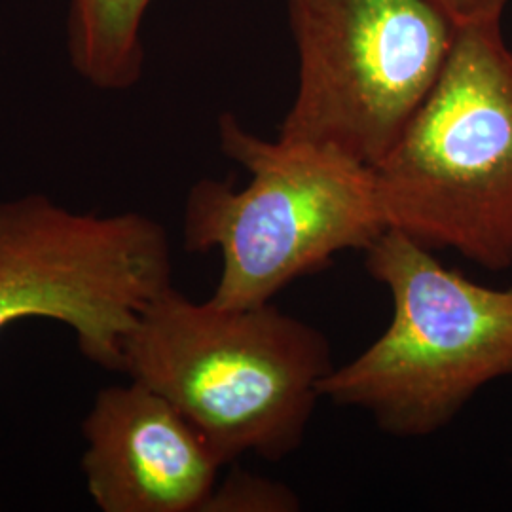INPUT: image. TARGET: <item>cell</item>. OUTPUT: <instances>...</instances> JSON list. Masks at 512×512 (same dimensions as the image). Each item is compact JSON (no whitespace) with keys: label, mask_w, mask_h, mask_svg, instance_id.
Listing matches in <instances>:
<instances>
[{"label":"cell","mask_w":512,"mask_h":512,"mask_svg":"<svg viewBox=\"0 0 512 512\" xmlns=\"http://www.w3.org/2000/svg\"><path fill=\"white\" fill-rule=\"evenodd\" d=\"M124 372L192 421L220 463L283 461L306 439L332 372L327 336L274 304H196L173 285L126 340Z\"/></svg>","instance_id":"6da1fadb"},{"label":"cell","mask_w":512,"mask_h":512,"mask_svg":"<svg viewBox=\"0 0 512 512\" xmlns=\"http://www.w3.org/2000/svg\"><path fill=\"white\" fill-rule=\"evenodd\" d=\"M219 143L251 181L238 190L202 179L186 196V251L222 256L211 304H270L296 279L344 251H366L387 230L372 167L325 148L262 139L232 112L220 114Z\"/></svg>","instance_id":"7a4b0ae2"},{"label":"cell","mask_w":512,"mask_h":512,"mask_svg":"<svg viewBox=\"0 0 512 512\" xmlns=\"http://www.w3.org/2000/svg\"><path fill=\"white\" fill-rule=\"evenodd\" d=\"M374 177L387 228L484 270H512V48L501 21L459 29Z\"/></svg>","instance_id":"3957f363"},{"label":"cell","mask_w":512,"mask_h":512,"mask_svg":"<svg viewBox=\"0 0 512 512\" xmlns=\"http://www.w3.org/2000/svg\"><path fill=\"white\" fill-rule=\"evenodd\" d=\"M365 268L389 291L393 315L376 342L332 368L323 399L366 410L393 437L418 439L511 376L512 283L478 285L391 228L366 249Z\"/></svg>","instance_id":"277c9868"},{"label":"cell","mask_w":512,"mask_h":512,"mask_svg":"<svg viewBox=\"0 0 512 512\" xmlns=\"http://www.w3.org/2000/svg\"><path fill=\"white\" fill-rule=\"evenodd\" d=\"M298 86L277 139L376 167L435 88L459 23L439 0H287Z\"/></svg>","instance_id":"5b68a950"},{"label":"cell","mask_w":512,"mask_h":512,"mask_svg":"<svg viewBox=\"0 0 512 512\" xmlns=\"http://www.w3.org/2000/svg\"><path fill=\"white\" fill-rule=\"evenodd\" d=\"M171 275V241L148 215L74 213L44 194L0 202V330L52 319L84 357L124 372L126 340Z\"/></svg>","instance_id":"8992f818"},{"label":"cell","mask_w":512,"mask_h":512,"mask_svg":"<svg viewBox=\"0 0 512 512\" xmlns=\"http://www.w3.org/2000/svg\"><path fill=\"white\" fill-rule=\"evenodd\" d=\"M82 433L88 492L103 512H202L224 467L200 429L137 380L99 391Z\"/></svg>","instance_id":"52a82bcc"},{"label":"cell","mask_w":512,"mask_h":512,"mask_svg":"<svg viewBox=\"0 0 512 512\" xmlns=\"http://www.w3.org/2000/svg\"><path fill=\"white\" fill-rule=\"evenodd\" d=\"M154 0H71L67 52L74 71L101 92H126L145 69L143 19Z\"/></svg>","instance_id":"ba28073f"},{"label":"cell","mask_w":512,"mask_h":512,"mask_svg":"<svg viewBox=\"0 0 512 512\" xmlns=\"http://www.w3.org/2000/svg\"><path fill=\"white\" fill-rule=\"evenodd\" d=\"M300 497L281 482L247 471H232L205 501L202 512H294Z\"/></svg>","instance_id":"9c48e42d"},{"label":"cell","mask_w":512,"mask_h":512,"mask_svg":"<svg viewBox=\"0 0 512 512\" xmlns=\"http://www.w3.org/2000/svg\"><path fill=\"white\" fill-rule=\"evenodd\" d=\"M440 4L456 19L459 27L484 23V21H503V14L511 0H439Z\"/></svg>","instance_id":"30bf717a"}]
</instances>
